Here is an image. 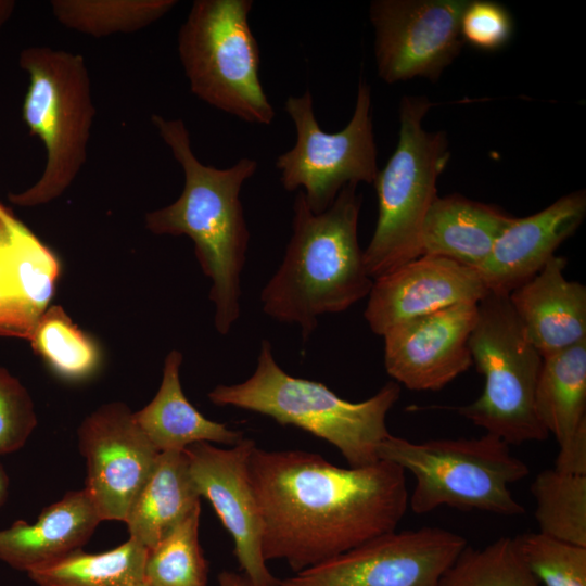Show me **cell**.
<instances>
[{"mask_svg":"<svg viewBox=\"0 0 586 586\" xmlns=\"http://www.w3.org/2000/svg\"><path fill=\"white\" fill-rule=\"evenodd\" d=\"M531 492L539 532L586 547V474L547 469L535 476Z\"/></svg>","mask_w":586,"mask_h":586,"instance_id":"83f0119b","label":"cell"},{"mask_svg":"<svg viewBox=\"0 0 586 586\" xmlns=\"http://www.w3.org/2000/svg\"><path fill=\"white\" fill-rule=\"evenodd\" d=\"M177 3L176 0H53L50 5L64 27L98 38L143 29Z\"/></svg>","mask_w":586,"mask_h":586,"instance_id":"484cf974","label":"cell"},{"mask_svg":"<svg viewBox=\"0 0 586 586\" xmlns=\"http://www.w3.org/2000/svg\"><path fill=\"white\" fill-rule=\"evenodd\" d=\"M509 446L489 433L421 443L390 434L381 442L378 456L412 474L415 486L408 504L417 514L448 506L511 517L525 509L509 485L523 480L530 470Z\"/></svg>","mask_w":586,"mask_h":586,"instance_id":"8992f818","label":"cell"},{"mask_svg":"<svg viewBox=\"0 0 586 586\" xmlns=\"http://www.w3.org/2000/svg\"><path fill=\"white\" fill-rule=\"evenodd\" d=\"M437 586H540L524 564L512 537L475 549L466 546Z\"/></svg>","mask_w":586,"mask_h":586,"instance_id":"f546056e","label":"cell"},{"mask_svg":"<svg viewBox=\"0 0 586 586\" xmlns=\"http://www.w3.org/2000/svg\"><path fill=\"white\" fill-rule=\"evenodd\" d=\"M201 507L165 538L148 549L143 583L148 586H207L208 564L199 542Z\"/></svg>","mask_w":586,"mask_h":586,"instance_id":"f1b7e54d","label":"cell"},{"mask_svg":"<svg viewBox=\"0 0 586 586\" xmlns=\"http://www.w3.org/2000/svg\"><path fill=\"white\" fill-rule=\"evenodd\" d=\"M469 346L473 365L484 377V388L477 399L457 407V412L508 445L546 440L549 434L535 410L543 357L507 294L488 292L477 303Z\"/></svg>","mask_w":586,"mask_h":586,"instance_id":"9c48e42d","label":"cell"},{"mask_svg":"<svg viewBox=\"0 0 586 586\" xmlns=\"http://www.w3.org/2000/svg\"><path fill=\"white\" fill-rule=\"evenodd\" d=\"M535 410L558 441L555 469L586 474V340L543 358Z\"/></svg>","mask_w":586,"mask_h":586,"instance_id":"ffe728a7","label":"cell"},{"mask_svg":"<svg viewBox=\"0 0 586 586\" xmlns=\"http://www.w3.org/2000/svg\"><path fill=\"white\" fill-rule=\"evenodd\" d=\"M487 293L476 270L421 255L373 280L364 316L382 336L398 323L460 303L477 304Z\"/></svg>","mask_w":586,"mask_h":586,"instance_id":"2e32d148","label":"cell"},{"mask_svg":"<svg viewBox=\"0 0 586 586\" xmlns=\"http://www.w3.org/2000/svg\"><path fill=\"white\" fill-rule=\"evenodd\" d=\"M512 31L513 23L508 10L489 0H470L460 22L464 42L485 51L502 48Z\"/></svg>","mask_w":586,"mask_h":586,"instance_id":"d6a6232c","label":"cell"},{"mask_svg":"<svg viewBox=\"0 0 586 586\" xmlns=\"http://www.w3.org/2000/svg\"><path fill=\"white\" fill-rule=\"evenodd\" d=\"M9 475L5 469L0 464V507L4 505L9 495Z\"/></svg>","mask_w":586,"mask_h":586,"instance_id":"d590c367","label":"cell"},{"mask_svg":"<svg viewBox=\"0 0 586 586\" xmlns=\"http://www.w3.org/2000/svg\"><path fill=\"white\" fill-rule=\"evenodd\" d=\"M535 579L543 586H586V547L540 532L513 538Z\"/></svg>","mask_w":586,"mask_h":586,"instance_id":"4dcf8cb0","label":"cell"},{"mask_svg":"<svg viewBox=\"0 0 586 586\" xmlns=\"http://www.w3.org/2000/svg\"><path fill=\"white\" fill-rule=\"evenodd\" d=\"M477 304L460 303L388 329L386 372L411 391H438L472 365L469 340Z\"/></svg>","mask_w":586,"mask_h":586,"instance_id":"9a60e30c","label":"cell"},{"mask_svg":"<svg viewBox=\"0 0 586 586\" xmlns=\"http://www.w3.org/2000/svg\"><path fill=\"white\" fill-rule=\"evenodd\" d=\"M470 0H373L378 75L387 84L416 77L436 81L461 52L462 14Z\"/></svg>","mask_w":586,"mask_h":586,"instance_id":"7c38bea8","label":"cell"},{"mask_svg":"<svg viewBox=\"0 0 586 586\" xmlns=\"http://www.w3.org/2000/svg\"><path fill=\"white\" fill-rule=\"evenodd\" d=\"M60 273L56 255L0 202V336L28 341Z\"/></svg>","mask_w":586,"mask_h":586,"instance_id":"e0dca14e","label":"cell"},{"mask_svg":"<svg viewBox=\"0 0 586 586\" xmlns=\"http://www.w3.org/2000/svg\"><path fill=\"white\" fill-rule=\"evenodd\" d=\"M200 507L184 450L160 453L124 522L129 538L150 549Z\"/></svg>","mask_w":586,"mask_h":586,"instance_id":"cb8c5ba5","label":"cell"},{"mask_svg":"<svg viewBox=\"0 0 586 586\" xmlns=\"http://www.w3.org/2000/svg\"><path fill=\"white\" fill-rule=\"evenodd\" d=\"M101 522L86 491H72L42 509L34 523L0 530V561L24 572L81 549Z\"/></svg>","mask_w":586,"mask_h":586,"instance_id":"44dd1931","label":"cell"},{"mask_svg":"<svg viewBox=\"0 0 586 586\" xmlns=\"http://www.w3.org/2000/svg\"><path fill=\"white\" fill-rule=\"evenodd\" d=\"M151 122L181 166L184 186L174 203L145 215V227L154 234L193 241L195 257L212 280L215 328L226 335L240 317L241 273L250 242L240 192L258 164L243 157L225 169L204 165L192 151L181 118L153 114Z\"/></svg>","mask_w":586,"mask_h":586,"instance_id":"7a4b0ae2","label":"cell"},{"mask_svg":"<svg viewBox=\"0 0 586 586\" xmlns=\"http://www.w3.org/2000/svg\"><path fill=\"white\" fill-rule=\"evenodd\" d=\"M249 474L264 558L294 573L396 531L409 506L404 469L381 459L342 468L315 453L256 446Z\"/></svg>","mask_w":586,"mask_h":586,"instance_id":"6da1fadb","label":"cell"},{"mask_svg":"<svg viewBox=\"0 0 586 586\" xmlns=\"http://www.w3.org/2000/svg\"><path fill=\"white\" fill-rule=\"evenodd\" d=\"M252 8V0L193 1L178 31V54L195 97L241 120L268 126L276 114L259 78Z\"/></svg>","mask_w":586,"mask_h":586,"instance_id":"ba28073f","label":"cell"},{"mask_svg":"<svg viewBox=\"0 0 586 586\" xmlns=\"http://www.w3.org/2000/svg\"><path fill=\"white\" fill-rule=\"evenodd\" d=\"M256 444L243 438L230 448L200 442L184 449L200 497L213 506L232 537L234 555L253 586H278L263 555V519L249 474Z\"/></svg>","mask_w":586,"mask_h":586,"instance_id":"5bb4252c","label":"cell"},{"mask_svg":"<svg viewBox=\"0 0 586 586\" xmlns=\"http://www.w3.org/2000/svg\"><path fill=\"white\" fill-rule=\"evenodd\" d=\"M360 207L355 183L345 186L322 213L309 208L302 190L294 199L292 235L260 301L272 319L296 323L304 341L320 316L348 309L372 288L358 242Z\"/></svg>","mask_w":586,"mask_h":586,"instance_id":"3957f363","label":"cell"},{"mask_svg":"<svg viewBox=\"0 0 586 586\" xmlns=\"http://www.w3.org/2000/svg\"><path fill=\"white\" fill-rule=\"evenodd\" d=\"M138 586H148V585H146V584H144V583H142V584L138 585Z\"/></svg>","mask_w":586,"mask_h":586,"instance_id":"8d00e7d4","label":"cell"},{"mask_svg":"<svg viewBox=\"0 0 586 586\" xmlns=\"http://www.w3.org/2000/svg\"><path fill=\"white\" fill-rule=\"evenodd\" d=\"M217 406L264 415L281 425L302 429L336 447L349 467L379 461L378 449L391 433L386 416L400 396L391 381L362 402H349L323 383L292 377L275 360L263 340L254 373L238 384H220L208 393Z\"/></svg>","mask_w":586,"mask_h":586,"instance_id":"277c9868","label":"cell"},{"mask_svg":"<svg viewBox=\"0 0 586 586\" xmlns=\"http://www.w3.org/2000/svg\"><path fill=\"white\" fill-rule=\"evenodd\" d=\"M467 545L442 527L393 531L279 579L278 586H437Z\"/></svg>","mask_w":586,"mask_h":586,"instance_id":"8fae6325","label":"cell"},{"mask_svg":"<svg viewBox=\"0 0 586 586\" xmlns=\"http://www.w3.org/2000/svg\"><path fill=\"white\" fill-rule=\"evenodd\" d=\"M219 586H253L249 578L242 573L222 571L218 575Z\"/></svg>","mask_w":586,"mask_h":586,"instance_id":"836d02e7","label":"cell"},{"mask_svg":"<svg viewBox=\"0 0 586 586\" xmlns=\"http://www.w3.org/2000/svg\"><path fill=\"white\" fill-rule=\"evenodd\" d=\"M30 346L59 377L79 381L98 369L101 353L93 339L82 331L60 305L49 306L28 339Z\"/></svg>","mask_w":586,"mask_h":586,"instance_id":"4316f807","label":"cell"},{"mask_svg":"<svg viewBox=\"0 0 586 586\" xmlns=\"http://www.w3.org/2000/svg\"><path fill=\"white\" fill-rule=\"evenodd\" d=\"M148 549L129 538L99 553L82 549L27 572L37 586H138Z\"/></svg>","mask_w":586,"mask_h":586,"instance_id":"d4e9b609","label":"cell"},{"mask_svg":"<svg viewBox=\"0 0 586 586\" xmlns=\"http://www.w3.org/2000/svg\"><path fill=\"white\" fill-rule=\"evenodd\" d=\"M87 463L85 491L101 521H123L150 476L160 451L122 402L102 405L77 431Z\"/></svg>","mask_w":586,"mask_h":586,"instance_id":"4fadbf2b","label":"cell"},{"mask_svg":"<svg viewBox=\"0 0 586 586\" xmlns=\"http://www.w3.org/2000/svg\"><path fill=\"white\" fill-rule=\"evenodd\" d=\"M512 219L494 205L462 195L437 196L423 222L422 255L444 257L477 271Z\"/></svg>","mask_w":586,"mask_h":586,"instance_id":"7402d4cb","label":"cell"},{"mask_svg":"<svg viewBox=\"0 0 586 586\" xmlns=\"http://www.w3.org/2000/svg\"><path fill=\"white\" fill-rule=\"evenodd\" d=\"M18 65L29 78L23 120L30 135L42 141L47 158L40 178L8 199L14 205L34 207L61 196L82 168L95 107L82 55L27 47L20 53Z\"/></svg>","mask_w":586,"mask_h":586,"instance_id":"5b68a950","label":"cell"},{"mask_svg":"<svg viewBox=\"0 0 586 586\" xmlns=\"http://www.w3.org/2000/svg\"><path fill=\"white\" fill-rule=\"evenodd\" d=\"M37 423L34 403L28 391L0 366V456L21 449Z\"/></svg>","mask_w":586,"mask_h":586,"instance_id":"1f68e13d","label":"cell"},{"mask_svg":"<svg viewBox=\"0 0 586 586\" xmlns=\"http://www.w3.org/2000/svg\"><path fill=\"white\" fill-rule=\"evenodd\" d=\"M566 258L552 256L508 294L530 341L545 358L586 340V286L564 277Z\"/></svg>","mask_w":586,"mask_h":586,"instance_id":"d6986e66","label":"cell"},{"mask_svg":"<svg viewBox=\"0 0 586 586\" xmlns=\"http://www.w3.org/2000/svg\"><path fill=\"white\" fill-rule=\"evenodd\" d=\"M16 2L13 0H0V33L7 22L13 15Z\"/></svg>","mask_w":586,"mask_h":586,"instance_id":"e575fe53","label":"cell"},{"mask_svg":"<svg viewBox=\"0 0 586 586\" xmlns=\"http://www.w3.org/2000/svg\"><path fill=\"white\" fill-rule=\"evenodd\" d=\"M433 105L425 97H403L395 151L374 179L378 220L364 251V264L374 280L422 255L425 216L438 196L436 182L448 158L443 131H426L422 120Z\"/></svg>","mask_w":586,"mask_h":586,"instance_id":"52a82bcc","label":"cell"},{"mask_svg":"<svg viewBox=\"0 0 586 586\" xmlns=\"http://www.w3.org/2000/svg\"><path fill=\"white\" fill-rule=\"evenodd\" d=\"M182 354L170 351L163 367L160 388L153 399L133 412L140 429L160 453L183 451L200 442L233 446L243 433L203 416L186 397L180 382Z\"/></svg>","mask_w":586,"mask_h":586,"instance_id":"603a6c76","label":"cell"},{"mask_svg":"<svg viewBox=\"0 0 586 586\" xmlns=\"http://www.w3.org/2000/svg\"><path fill=\"white\" fill-rule=\"evenodd\" d=\"M284 111L294 124L296 142L277 157L276 167L282 187L288 191L301 189L314 213L330 207L345 186L374 182L379 168L371 89L364 77L358 82L353 115L341 131L321 129L308 90L289 97Z\"/></svg>","mask_w":586,"mask_h":586,"instance_id":"30bf717a","label":"cell"},{"mask_svg":"<svg viewBox=\"0 0 586 586\" xmlns=\"http://www.w3.org/2000/svg\"><path fill=\"white\" fill-rule=\"evenodd\" d=\"M585 215L586 192L577 190L531 216L513 217L477 270L488 292L508 295L535 276Z\"/></svg>","mask_w":586,"mask_h":586,"instance_id":"ac0fdd59","label":"cell"}]
</instances>
